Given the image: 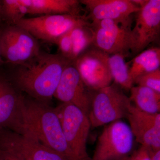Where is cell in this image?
<instances>
[{
  "instance_id": "obj_1",
  "label": "cell",
  "mask_w": 160,
  "mask_h": 160,
  "mask_svg": "<svg viewBox=\"0 0 160 160\" xmlns=\"http://www.w3.org/2000/svg\"><path fill=\"white\" fill-rule=\"evenodd\" d=\"M72 62L59 53L41 51L31 59L14 66L9 78L20 92L49 105L64 69Z\"/></svg>"
},
{
  "instance_id": "obj_2",
  "label": "cell",
  "mask_w": 160,
  "mask_h": 160,
  "mask_svg": "<svg viewBox=\"0 0 160 160\" xmlns=\"http://www.w3.org/2000/svg\"><path fill=\"white\" fill-rule=\"evenodd\" d=\"M21 122V134L37 140L62 155L66 160H74L55 108L22 95Z\"/></svg>"
},
{
  "instance_id": "obj_3",
  "label": "cell",
  "mask_w": 160,
  "mask_h": 160,
  "mask_svg": "<svg viewBox=\"0 0 160 160\" xmlns=\"http://www.w3.org/2000/svg\"><path fill=\"white\" fill-rule=\"evenodd\" d=\"M129 98L115 83L94 90L88 114L92 128L127 118L131 106Z\"/></svg>"
},
{
  "instance_id": "obj_4",
  "label": "cell",
  "mask_w": 160,
  "mask_h": 160,
  "mask_svg": "<svg viewBox=\"0 0 160 160\" xmlns=\"http://www.w3.org/2000/svg\"><path fill=\"white\" fill-rule=\"evenodd\" d=\"M66 143L74 160H91L87 150L91 128L88 116L73 105L62 103L56 107Z\"/></svg>"
},
{
  "instance_id": "obj_5",
  "label": "cell",
  "mask_w": 160,
  "mask_h": 160,
  "mask_svg": "<svg viewBox=\"0 0 160 160\" xmlns=\"http://www.w3.org/2000/svg\"><path fill=\"white\" fill-rule=\"evenodd\" d=\"M88 16L48 15L26 18L16 26L29 32L38 41L56 44L63 35L76 26L89 23Z\"/></svg>"
},
{
  "instance_id": "obj_6",
  "label": "cell",
  "mask_w": 160,
  "mask_h": 160,
  "mask_svg": "<svg viewBox=\"0 0 160 160\" xmlns=\"http://www.w3.org/2000/svg\"><path fill=\"white\" fill-rule=\"evenodd\" d=\"M134 138L129 125L121 120L104 127L91 160H120L132 151Z\"/></svg>"
},
{
  "instance_id": "obj_7",
  "label": "cell",
  "mask_w": 160,
  "mask_h": 160,
  "mask_svg": "<svg viewBox=\"0 0 160 160\" xmlns=\"http://www.w3.org/2000/svg\"><path fill=\"white\" fill-rule=\"evenodd\" d=\"M92 46L109 55L122 54L126 57L132 53L135 42L132 29L110 20L92 21Z\"/></svg>"
},
{
  "instance_id": "obj_8",
  "label": "cell",
  "mask_w": 160,
  "mask_h": 160,
  "mask_svg": "<svg viewBox=\"0 0 160 160\" xmlns=\"http://www.w3.org/2000/svg\"><path fill=\"white\" fill-rule=\"evenodd\" d=\"M2 57L13 66L23 64L41 52L39 43L28 31L17 26L0 29Z\"/></svg>"
},
{
  "instance_id": "obj_9",
  "label": "cell",
  "mask_w": 160,
  "mask_h": 160,
  "mask_svg": "<svg viewBox=\"0 0 160 160\" xmlns=\"http://www.w3.org/2000/svg\"><path fill=\"white\" fill-rule=\"evenodd\" d=\"M109 57V54L92 46L72 62L89 89L98 90L112 83Z\"/></svg>"
},
{
  "instance_id": "obj_10",
  "label": "cell",
  "mask_w": 160,
  "mask_h": 160,
  "mask_svg": "<svg viewBox=\"0 0 160 160\" xmlns=\"http://www.w3.org/2000/svg\"><path fill=\"white\" fill-rule=\"evenodd\" d=\"M93 91L83 82L72 62L64 69L53 98L75 106L88 116Z\"/></svg>"
},
{
  "instance_id": "obj_11",
  "label": "cell",
  "mask_w": 160,
  "mask_h": 160,
  "mask_svg": "<svg viewBox=\"0 0 160 160\" xmlns=\"http://www.w3.org/2000/svg\"><path fill=\"white\" fill-rule=\"evenodd\" d=\"M135 16L134 27L132 32L135 42L132 54L136 56L150 44L159 41L160 0H147Z\"/></svg>"
},
{
  "instance_id": "obj_12",
  "label": "cell",
  "mask_w": 160,
  "mask_h": 160,
  "mask_svg": "<svg viewBox=\"0 0 160 160\" xmlns=\"http://www.w3.org/2000/svg\"><path fill=\"white\" fill-rule=\"evenodd\" d=\"M0 148L13 152L23 160H66L37 140L9 129L0 130Z\"/></svg>"
},
{
  "instance_id": "obj_13",
  "label": "cell",
  "mask_w": 160,
  "mask_h": 160,
  "mask_svg": "<svg viewBox=\"0 0 160 160\" xmlns=\"http://www.w3.org/2000/svg\"><path fill=\"white\" fill-rule=\"evenodd\" d=\"M89 12L92 21L110 20L126 28L131 29L132 15L140 8L131 0H81Z\"/></svg>"
},
{
  "instance_id": "obj_14",
  "label": "cell",
  "mask_w": 160,
  "mask_h": 160,
  "mask_svg": "<svg viewBox=\"0 0 160 160\" xmlns=\"http://www.w3.org/2000/svg\"><path fill=\"white\" fill-rule=\"evenodd\" d=\"M126 118L135 140L141 146L160 149V113H147L131 105Z\"/></svg>"
},
{
  "instance_id": "obj_15",
  "label": "cell",
  "mask_w": 160,
  "mask_h": 160,
  "mask_svg": "<svg viewBox=\"0 0 160 160\" xmlns=\"http://www.w3.org/2000/svg\"><path fill=\"white\" fill-rule=\"evenodd\" d=\"M22 96L9 78L0 75V130L9 129L22 133Z\"/></svg>"
},
{
  "instance_id": "obj_16",
  "label": "cell",
  "mask_w": 160,
  "mask_h": 160,
  "mask_svg": "<svg viewBox=\"0 0 160 160\" xmlns=\"http://www.w3.org/2000/svg\"><path fill=\"white\" fill-rule=\"evenodd\" d=\"M32 15H71L83 16L82 8L78 0H20Z\"/></svg>"
},
{
  "instance_id": "obj_17",
  "label": "cell",
  "mask_w": 160,
  "mask_h": 160,
  "mask_svg": "<svg viewBox=\"0 0 160 160\" xmlns=\"http://www.w3.org/2000/svg\"><path fill=\"white\" fill-rule=\"evenodd\" d=\"M129 67L130 77L133 81L138 77L160 69V49L152 47L136 55Z\"/></svg>"
},
{
  "instance_id": "obj_18",
  "label": "cell",
  "mask_w": 160,
  "mask_h": 160,
  "mask_svg": "<svg viewBox=\"0 0 160 160\" xmlns=\"http://www.w3.org/2000/svg\"><path fill=\"white\" fill-rule=\"evenodd\" d=\"M130 101L141 111L152 114L160 113V93L141 86H133L130 89Z\"/></svg>"
},
{
  "instance_id": "obj_19",
  "label": "cell",
  "mask_w": 160,
  "mask_h": 160,
  "mask_svg": "<svg viewBox=\"0 0 160 160\" xmlns=\"http://www.w3.org/2000/svg\"><path fill=\"white\" fill-rule=\"evenodd\" d=\"M126 56L122 54L109 55V68L114 82L122 89L129 90L133 87V81L129 73V64L126 63Z\"/></svg>"
},
{
  "instance_id": "obj_20",
  "label": "cell",
  "mask_w": 160,
  "mask_h": 160,
  "mask_svg": "<svg viewBox=\"0 0 160 160\" xmlns=\"http://www.w3.org/2000/svg\"><path fill=\"white\" fill-rule=\"evenodd\" d=\"M72 46V61L92 46L93 32L90 22L79 25L69 32Z\"/></svg>"
},
{
  "instance_id": "obj_21",
  "label": "cell",
  "mask_w": 160,
  "mask_h": 160,
  "mask_svg": "<svg viewBox=\"0 0 160 160\" xmlns=\"http://www.w3.org/2000/svg\"><path fill=\"white\" fill-rule=\"evenodd\" d=\"M2 19L9 26H16L28 14V10L20 0H3L0 2Z\"/></svg>"
},
{
  "instance_id": "obj_22",
  "label": "cell",
  "mask_w": 160,
  "mask_h": 160,
  "mask_svg": "<svg viewBox=\"0 0 160 160\" xmlns=\"http://www.w3.org/2000/svg\"><path fill=\"white\" fill-rule=\"evenodd\" d=\"M134 84L160 93V69L138 77L135 79Z\"/></svg>"
},
{
  "instance_id": "obj_23",
  "label": "cell",
  "mask_w": 160,
  "mask_h": 160,
  "mask_svg": "<svg viewBox=\"0 0 160 160\" xmlns=\"http://www.w3.org/2000/svg\"><path fill=\"white\" fill-rule=\"evenodd\" d=\"M56 44L58 47L59 54L72 62V46L69 32L61 37Z\"/></svg>"
},
{
  "instance_id": "obj_24",
  "label": "cell",
  "mask_w": 160,
  "mask_h": 160,
  "mask_svg": "<svg viewBox=\"0 0 160 160\" xmlns=\"http://www.w3.org/2000/svg\"><path fill=\"white\" fill-rule=\"evenodd\" d=\"M131 157L132 160H150L147 149L142 146L135 151Z\"/></svg>"
},
{
  "instance_id": "obj_25",
  "label": "cell",
  "mask_w": 160,
  "mask_h": 160,
  "mask_svg": "<svg viewBox=\"0 0 160 160\" xmlns=\"http://www.w3.org/2000/svg\"><path fill=\"white\" fill-rule=\"evenodd\" d=\"M0 160H23L13 152L0 148Z\"/></svg>"
},
{
  "instance_id": "obj_26",
  "label": "cell",
  "mask_w": 160,
  "mask_h": 160,
  "mask_svg": "<svg viewBox=\"0 0 160 160\" xmlns=\"http://www.w3.org/2000/svg\"><path fill=\"white\" fill-rule=\"evenodd\" d=\"M147 149L149 152L150 160H160V149Z\"/></svg>"
},
{
  "instance_id": "obj_27",
  "label": "cell",
  "mask_w": 160,
  "mask_h": 160,
  "mask_svg": "<svg viewBox=\"0 0 160 160\" xmlns=\"http://www.w3.org/2000/svg\"><path fill=\"white\" fill-rule=\"evenodd\" d=\"M131 1L133 4L140 8L144 6L147 2V0H131Z\"/></svg>"
},
{
  "instance_id": "obj_28",
  "label": "cell",
  "mask_w": 160,
  "mask_h": 160,
  "mask_svg": "<svg viewBox=\"0 0 160 160\" xmlns=\"http://www.w3.org/2000/svg\"><path fill=\"white\" fill-rule=\"evenodd\" d=\"M2 52H1V46H0V66L2 63Z\"/></svg>"
},
{
  "instance_id": "obj_29",
  "label": "cell",
  "mask_w": 160,
  "mask_h": 160,
  "mask_svg": "<svg viewBox=\"0 0 160 160\" xmlns=\"http://www.w3.org/2000/svg\"><path fill=\"white\" fill-rule=\"evenodd\" d=\"M120 160H132V158L131 157H127L126 158H125L122 159Z\"/></svg>"
},
{
  "instance_id": "obj_30",
  "label": "cell",
  "mask_w": 160,
  "mask_h": 160,
  "mask_svg": "<svg viewBox=\"0 0 160 160\" xmlns=\"http://www.w3.org/2000/svg\"><path fill=\"white\" fill-rule=\"evenodd\" d=\"M2 20V12H1V4H0V23H1V21Z\"/></svg>"
}]
</instances>
